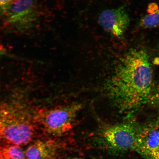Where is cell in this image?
I'll return each instance as SVG.
<instances>
[{"mask_svg":"<svg viewBox=\"0 0 159 159\" xmlns=\"http://www.w3.org/2000/svg\"><path fill=\"white\" fill-rule=\"evenodd\" d=\"M98 22L105 31L117 37L124 35L130 23V18L124 6L105 10L99 15Z\"/></svg>","mask_w":159,"mask_h":159,"instance_id":"obj_7","label":"cell"},{"mask_svg":"<svg viewBox=\"0 0 159 159\" xmlns=\"http://www.w3.org/2000/svg\"><path fill=\"white\" fill-rule=\"evenodd\" d=\"M39 15L35 0H14L0 7V16L9 25H28L35 21Z\"/></svg>","mask_w":159,"mask_h":159,"instance_id":"obj_6","label":"cell"},{"mask_svg":"<svg viewBox=\"0 0 159 159\" xmlns=\"http://www.w3.org/2000/svg\"><path fill=\"white\" fill-rule=\"evenodd\" d=\"M33 118L14 105H0V142L21 146L29 143L35 134Z\"/></svg>","mask_w":159,"mask_h":159,"instance_id":"obj_2","label":"cell"},{"mask_svg":"<svg viewBox=\"0 0 159 159\" xmlns=\"http://www.w3.org/2000/svg\"><path fill=\"white\" fill-rule=\"evenodd\" d=\"M81 108L80 104H76L41 109L33 116L34 122L48 134L61 136L73 129Z\"/></svg>","mask_w":159,"mask_h":159,"instance_id":"obj_3","label":"cell"},{"mask_svg":"<svg viewBox=\"0 0 159 159\" xmlns=\"http://www.w3.org/2000/svg\"><path fill=\"white\" fill-rule=\"evenodd\" d=\"M158 53H159V45L158 47Z\"/></svg>","mask_w":159,"mask_h":159,"instance_id":"obj_16","label":"cell"},{"mask_svg":"<svg viewBox=\"0 0 159 159\" xmlns=\"http://www.w3.org/2000/svg\"><path fill=\"white\" fill-rule=\"evenodd\" d=\"M62 149L55 139H39L28 147L25 152L26 159H57Z\"/></svg>","mask_w":159,"mask_h":159,"instance_id":"obj_8","label":"cell"},{"mask_svg":"<svg viewBox=\"0 0 159 159\" xmlns=\"http://www.w3.org/2000/svg\"><path fill=\"white\" fill-rule=\"evenodd\" d=\"M137 124L124 122L105 125L99 132L101 142L115 152L134 150L137 139Z\"/></svg>","mask_w":159,"mask_h":159,"instance_id":"obj_4","label":"cell"},{"mask_svg":"<svg viewBox=\"0 0 159 159\" xmlns=\"http://www.w3.org/2000/svg\"><path fill=\"white\" fill-rule=\"evenodd\" d=\"M134 150L145 159H159V117L137 124Z\"/></svg>","mask_w":159,"mask_h":159,"instance_id":"obj_5","label":"cell"},{"mask_svg":"<svg viewBox=\"0 0 159 159\" xmlns=\"http://www.w3.org/2000/svg\"><path fill=\"white\" fill-rule=\"evenodd\" d=\"M139 26L144 29L154 28L159 26V8L152 13L144 16L139 22Z\"/></svg>","mask_w":159,"mask_h":159,"instance_id":"obj_10","label":"cell"},{"mask_svg":"<svg viewBox=\"0 0 159 159\" xmlns=\"http://www.w3.org/2000/svg\"><path fill=\"white\" fill-rule=\"evenodd\" d=\"M153 73L146 51L132 49L120 59L109 81V96L121 112L132 113L147 102L153 89Z\"/></svg>","mask_w":159,"mask_h":159,"instance_id":"obj_1","label":"cell"},{"mask_svg":"<svg viewBox=\"0 0 159 159\" xmlns=\"http://www.w3.org/2000/svg\"><path fill=\"white\" fill-rule=\"evenodd\" d=\"M68 159H83L81 158H79L78 157H72L69 158Z\"/></svg>","mask_w":159,"mask_h":159,"instance_id":"obj_15","label":"cell"},{"mask_svg":"<svg viewBox=\"0 0 159 159\" xmlns=\"http://www.w3.org/2000/svg\"><path fill=\"white\" fill-rule=\"evenodd\" d=\"M0 159H26L20 146L0 142Z\"/></svg>","mask_w":159,"mask_h":159,"instance_id":"obj_9","label":"cell"},{"mask_svg":"<svg viewBox=\"0 0 159 159\" xmlns=\"http://www.w3.org/2000/svg\"><path fill=\"white\" fill-rule=\"evenodd\" d=\"M14 0H0V7L8 4Z\"/></svg>","mask_w":159,"mask_h":159,"instance_id":"obj_13","label":"cell"},{"mask_svg":"<svg viewBox=\"0 0 159 159\" xmlns=\"http://www.w3.org/2000/svg\"><path fill=\"white\" fill-rule=\"evenodd\" d=\"M147 104L159 110V82L156 85H154Z\"/></svg>","mask_w":159,"mask_h":159,"instance_id":"obj_11","label":"cell"},{"mask_svg":"<svg viewBox=\"0 0 159 159\" xmlns=\"http://www.w3.org/2000/svg\"><path fill=\"white\" fill-rule=\"evenodd\" d=\"M159 8L158 5L156 3H151L148 6V13H152Z\"/></svg>","mask_w":159,"mask_h":159,"instance_id":"obj_12","label":"cell"},{"mask_svg":"<svg viewBox=\"0 0 159 159\" xmlns=\"http://www.w3.org/2000/svg\"><path fill=\"white\" fill-rule=\"evenodd\" d=\"M5 51V49H4L2 46L1 45H0V54H2V53H3Z\"/></svg>","mask_w":159,"mask_h":159,"instance_id":"obj_14","label":"cell"}]
</instances>
